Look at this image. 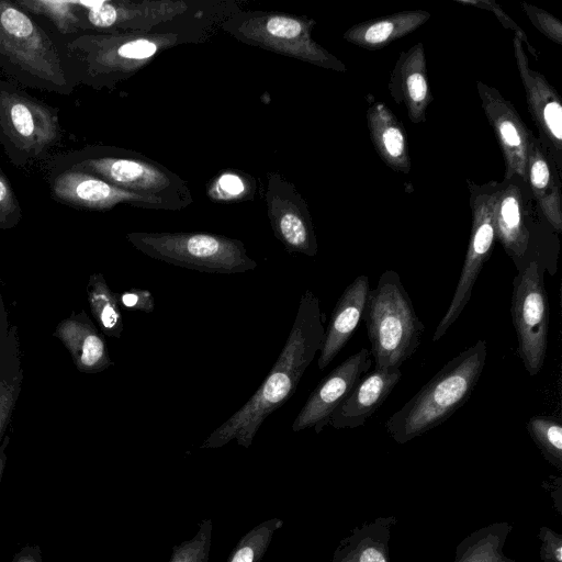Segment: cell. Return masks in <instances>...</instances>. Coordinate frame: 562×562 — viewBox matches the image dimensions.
Segmentation results:
<instances>
[{
	"label": "cell",
	"mask_w": 562,
	"mask_h": 562,
	"mask_svg": "<svg viewBox=\"0 0 562 562\" xmlns=\"http://www.w3.org/2000/svg\"><path fill=\"white\" fill-rule=\"evenodd\" d=\"M318 297L306 290L300 299L293 326L279 358L256 393L200 446L221 448L232 440L249 448L266 418L295 392L305 370L321 348L324 337Z\"/></svg>",
	"instance_id": "6da1fadb"
},
{
	"label": "cell",
	"mask_w": 562,
	"mask_h": 562,
	"mask_svg": "<svg viewBox=\"0 0 562 562\" xmlns=\"http://www.w3.org/2000/svg\"><path fill=\"white\" fill-rule=\"evenodd\" d=\"M487 355L486 341L449 360L409 401L385 422V430L397 443H406L434 429L457 412L473 393Z\"/></svg>",
	"instance_id": "7a4b0ae2"
},
{
	"label": "cell",
	"mask_w": 562,
	"mask_h": 562,
	"mask_svg": "<svg viewBox=\"0 0 562 562\" xmlns=\"http://www.w3.org/2000/svg\"><path fill=\"white\" fill-rule=\"evenodd\" d=\"M362 321L371 345L375 368H400L414 356L425 326L398 273L384 271L370 289Z\"/></svg>",
	"instance_id": "3957f363"
},
{
	"label": "cell",
	"mask_w": 562,
	"mask_h": 562,
	"mask_svg": "<svg viewBox=\"0 0 562 562\" xmlns=\"http://www.w3.org/2000/svg\"><path fill=\"white\" fill-rule=\"evenodd\" d=\"M316 21L280 12L238 10L221 29L237 41L339 72L345 64L312 37Z\"/></svg>",
	"instance_id": "277c9868"
},
{
	"label": "cell",
	"mask_w": 562,
	"mask_h": 562,
	"mask_svg": "<svg viewBox=\"0 0 562 562\" xmlns=\"http://www.w3.org/2000/svg\"><path fill=\"white\" fill-rule=\"evenodd\" d=\"M127 240L140 252L170 265L212 273H240L257 268L241 240L203 232H134Z\"/></svg>",
	"instance_id": "5b68a950"
},
{
	"label": "cell",
	"mask_w": 562,
	"mask_h": 562,
	"mask_svg": "<svg viewBox=\"0 0 562 562\" xmlns=\"http://www.w3.org/2000/svg\"><path fill=\"white\" fill-rule=\"evenodd\" d=\"M75 169L94 175L119 189L166 200L179 211L193 202L187 181L136 151L117 149L113 154L85 159L75 165Z\"/></svg>",
	"instance_id": "8992f818"
},
{
	"label": "cell",
	"mask_w": 562,
	"mask_h": 562,
	"mask_svg": "<svg viewBox=\"0 0 562 562\" xmlns=\"http://www.w3.org/2000/svg\"><path fill=\"white\" fill-rule=\"evenodd\" d=\"M544 268L530 261L513 281L510 315L517 337V352L526 371L538 374L546 360L549 304Z\"/></svg>",
	"instance_id": "52a82bcc"
},
{
	"label": "cell",
	"mask_w": 562,
	"mask_h": 562,
	"mask_svg": "<svg viewBox=\"0 0 562 562\" xmlns=\"http://www.w3.org/2000/svg\"><path fill=\"white\" fill-rule=\"evenodd\" d=\"M472 213L468 249L450 305L437 325L432 341H438L457 322L469 303L476 279L492 255L496 240L494 226V202L496 181L477 184L467 180Z\"/></svg>",
	"instance_id": "ba28073f"
},
{
	"label": "cell",
	"mask_w": 562,
	"mask_h": 562,
	"mask_svg": "<svg viewBox=\"0 0 562 562\" xmlns=\"http://www.w3.org/2000/svg\"><path fill=\"white\" fill-rule=\"evenodd\" d=\"M0 54L24 71L58 87L66 77L47 34L21 9L0 0Z\"/></svg>",
	"instance_id": "9c48e42d"
},
{
	"label": "cell",
	"mask_w": 562,
	"mask_h": 562,
	"mask_svg": "<svg viewBox=\"0 0 562 562\" xmlns=\"http://www.w3.org/2000/svg\"><path fill=\"white\" fill-rule=\"evenodd\" d=\"M533 198L527 181L513 177L497 183L494 226L498 240L518 272L537 261Z\"/></svg>",
	"instance_id": "30bf717a"
},
{
	"label": "cell",
	"mask_w": 562,
	"mask_h": 562,
	"mask_svg": "<svg viewBox=\"0 0 562 562\" xmlns=\"http://www.w3.org/2000/svg\"><path fill=\"white\" fill-rule=\"evenodd\" d=\"M80 19L97 32H153L193 9L198 0L78 1Z\"/></svg>",
	"instance_id": "8fae6325"
},
{
	"label": "cell",
	"mask_w": 562,
	"mask_h": 562,
	"mask_svg": "<svg viewBox=\"0 0 562 562\" xmlns=\"http://www.w3.org/2000/svg\"><path fill=\"white\" fill-rule=\"evenodd\" d=\"M265 200L272 232L286 251L314 257L318 245L312 216L295 186L281 173L269 172Z\"/></svg>",
	"instance_id": "7c38bea8"
},
{
	"label": "cell",
	"mask_w": 562,
	"mask_h": 562,
	"mask_svg": "<svg viewBox=\"0 0 562 562\" xmlns=\"http://www.w3.org/2000/svg\"><path fill=\"white\" fill-rule=\"evenodd\" d=\"M517 69L526 93L529 113L538 128V139L562 175V104L555 88L529 66L522 43L513 40Z\"/></svg>",
	"instance_id": "4fadbf2b"
},
{
	"label": "cell",
	"mask_w": 562,
	"mask_h": 562,
	"mask_svg": "<svg viewBox=\"0 0 562 562\" xmlns=\"http://www.w3.org/2000/svg\"><path fill=\"white\" fill-rule=\"evenodd\" d=\"M370 352L361 348L331 370L315 387L292 424L293 431L314 428L319 434L358 381L369 372Z\"/></svg>",
	"instance_id": "5bb4252c"
},
{
	"label": "cell",
	"mask_w": 562,
	"mask_h": 562,
	"mask_svg": "<svg viewBox=\"0 0 562 562\" xmlns=\"http://www.w3.org/2000/svg\"><path fill=\"white\" fill-rule=\"evenodd\" d=\"M479 98L485 116L494 131L505 162V177L526 180L527 154L532 138L514 104L498 90L476 81ZM527 181V180H526Z\"/></svg>",
	"instance_id": "9a60e30c"
},
{
	"label": "cell",
	"mask_w": 562,
	"mask_h": 562,
	"mask_svg": "<svg viewBox=\"0 0 562 562\" xmlns=\"http://www.w3.org/2000/svg\"><path fill=\"white\" fill-rule=\"evenodd\" d=\"M54 194L77 206L92 210H110L117 204L162 211H179L178 207L159 198L144 196L119 189L94 175L83 171H66L53 184Z\"/></svg>",
	"instance_id": "2e32d148"
},
{
	"label": "cell",
	"mask_w": 562,
	"mask_h": 562,
	"mask_svg": "<svg viewBox=\"0 0 562 562\" xmlns=\"http://www.w3.org/2000/svg\"><path fill=\"white\" fill-rule=\"evenodd\" d=\"M0 122L13 144L37 154L58 135L57 116L45 105L16 93L0 94Z\"/></svg>",
	"instance_id": "e0dca14e"
},
{
	"label": "cell",
	"mask_w": 562,
	"mask_h": 562,
	"mask_svg": "<svg viewBox=\"0 0 562 562\" xmlns=\"http://www.w3.org/2000/svg\"><path fill=\"white\" fill-rule=\"evenodd\" d=\"M389 92L394 102L405 108L412 123L426 121V110L434 98L423 43L400 54L390 76Z\"/></svg>",
	"instance_id": "ac0fdd59"
},
{
	"label": "cell",
	"mask_w": 562,
	"mask_h": 562,
	"mask_svg": "<svg viewBox=\"0 0 562 562\" xmlns=\"http://www.w3.org/2000/svg\"><path fill=\"white\" fill-rule=\"evenodd\" d=\"M401 378L400 368H374L367 372L336 408L328 425L335 429L363 426L386 401Z\"/></svg>",
	"instance_id": "d6986e66"
},
{
	"label": "cell",
	"mask_w": 562,
	"mask_h": 562,
	"mask_svg": "<svg viewBox=\"0 0 562 562\" xmlns=\"http://www.w3.org/2000/svg\"><path fill=\"white\" fill-rule=\"evenodd\" d=\"M369 285L366 274L358 276L338 299L319 348V370H324L334 360L362 321Z\"/></svg>",
	"instance_id": "ffe728a7"
},
{
	"label": "cell",
	"mask_w": 562,
	"mask_h": 562,
	"mask_svg": "<svg viewBox=\"0 0 562 562\" xmlns=\"http://www.w3.org/2000/svg\"><path fill=\"white\" fill-rule=\"evenodd\" d=\"M526 180L546 222L562 232L561 176L542 144L532 136L527 154Z\"/></svg>",
	"instance_id": "44dd1931"
},
{
	"label": "cell",
	"mask_w": 562,
	"mask_h": 562,
	"mask_svg": "<svg viewBox=\"0 0 562 562\" xmlns=\"http://www.w3.org/2000/svg\"><path fill=\"white\" fill-rule=\"evenodd\" d=\"M55 335L81 372H100L112 364L105 340L85 312L60 322Z\"/></svg>",
	"instance_id": "7402d4cb"
},
{
	"label": "cell",
	"mask_w": 562,
	"mask_h": 562,
	"mask_svg": "<svg viewBox=\"0 0 562 562\" xmlns=\"http://www.w3.org/2000/svg\"><path fill=\"white\" fill-rule=\"evenodd\" d=\"M367 124L381 160L394 171L409 173L412 164L406 132L391 109L381 101L371 103L367 110Z\"/></svg>",
	"instance_id": "603a6c76"
},
{
	"label": "cell",
	"mask_w": 562,
	"mask_h": 562,
	"mask_svg": "<svg viewBox=\"0 0 562 562\" xmlns=\"http://www.w3.org/2000/svg\"><path fill=\"white\" fill-rule=\"evenodd\" d=\"M395 516L378 517L355 527L344 537L331 562H390V540Z\"/></svg>",
	"instance_id": "cb8c5ba5"
},
{
	"label": "cell",
	"mask_w": 562,
	"mask_h": 562,
	"mask_svg": "<svg viewBox=\"0 0 562 562\" xmlns=\"http://www.w3.org/2000/svg\"><path fill=\"white\" fill-rule=\"evenodd\" d=\"M430 19L425 10H406L350 26L342 38L366 49H380L414 32Z\"/></svg>",
	"instance_id": "d4e9b609"
},
{
	"label": "cell",
	"mask_w": 562,
	"mask_h": 562,
	"mask_svg": "<svg viewBox=\"0 0 562 562\" xmlns=\"http://www.w3.org/2000/svg\"><path fill=\"white\" fill-rule=\"evenodd\" d=\"M512 530L513 525L507 521L474 530L457 546L453 562H516L504 553Z\"/></svg>",
	"instance_id": "484cf974"
},
{
	"label": "cell",
	"mask_w": 562,
	"mask_h": 562,
	"mask_svg": "<svg viewBox=\"0 0 562 562\" xmlns=\"http://www.w3.org/2000/svg\"><path fill=\"white\" fill-rule=\"evenodd\" d=\"M22 380L16 327L10 326L5 339L0 345V440L16 404Z\"/></svg>",
	"instance_id": "4316f807"
},
{
	"label": "cell",
	"mask_w": 562,
	"mask_h": 562,
	"mask_svg": "<svg viewBox=\"0 0 562 562\" xmlns=\"http://www.w3.org/2000/svg\"><path fill=\"white\" fill-rule=\"evenodd\" d=\"M87 293L92 315L101 330L109 337L120 338L123 331V318L117 294L111 291L103 274L90 276Z\"/></svg>",
	"instance_id": "83f0119b"
},
{
	"label": "cell",
	"mask_w": 562,
	"mask_h": 562,
	"mask_svg": "<svg viewBox=\"0 0 562 562\" xmlns=\"http://www.w3.org/2000/svg\"><path fill=\"white\" fill-rule=\"evenodd\" d=\"M526 428L543 458L559 471H562L561 418L536 415L529 418Z\"/></svg>",
	"instance_id": "f1b7e54d"
},
{
	"label": "cell",
	"mask_w": 562,
	"mask_h": 562,
	"mask_svg": "<svg viewBox=\"0 0 562 562\" xmlns=\"http://www.w3.org/2000/svg\"><path fill=\"white\" fill-rule=\"evenodd\" d=\"M283 525V519L277 517L258 524L239 539L226 562H260L273 535Z\"/></svg>",
	"instance_id": "f546056e"
},
{
	"label": "cell",
	"mask_w": 562,
	"mask_h": 562,
	"mask_svg": "<svg viewBox=\"0 0 562 562\" xmlns=\"http://www.w3.org/2000/svg\"><path fill=\"white\" fill-rule=\"evenodd\" d=\"M18 3L32 13L48 18L63 34L81 29L78 1L20 0Z\"/></svg>",
	"instance_id": "4dcf8cb0"
},
{
	"label": "cell",
	"mask_w": 562,
	"mask_h": 562,
	"mask_svg": "<svg viewBox=\"0 0 562 562\" xmlns=\"http://www.w3.org/2000/svg\"><path fill=\"white\" fill-rule=\"evenodd\" d=\"M212 530V519H203L191 539L172 547L168 562H209Z\"/></svg>",
	"instance_id": "1f68e13d"
},
{
	"label": "cell",
	"mask_w": 562,
	"mask_h": 562,
	"mask_svg": "<svg viewBox=\"0 0 562 562\" xmlns=\"http://www.w3.org/2000/svg\"><path fill=\"white\" fill-rule=\"evenodd\" d=\"M248 175L225 172L218 176L209 188V195L215 201L234 202L250 198L255 183Z\"/></svg>",
	"instance_id": "d6a6232c"
},
{
	"label": "cell",
	"mask_w": 562,
	"mask_h": 562,
	"mask_svg": "<svg viewBox=\"0 0 562 562\" xmlns=\"http://www.w3.org/2000/svg\"><path fill=\"white\" fill-rule=\"evenodd\" d=\"M520 5L535 29L550 41L562 45V23L557 16L527 2H521Z\"/></svg>",
	"instance_id": "836d02e7"
},
{
	"label": "cell",
	"mask_w": 562,
	"mask_h": 562,
	"mask_svg": "<svg viewBox=\"0 0 562 562\" xmlns=\"http://www.w3.org/2000/svg\"><path fill=\"white\" fill-rule=\"evenodd\" d=\"M457 3L463 4V5H471L479 9H484L486 11L492 12L496 19L502 23V25L505 29L512 30L516 37L520 40L521 43L527 44L529 53L532 54V56L538 57V52L536 48L532 47L530 44V41L527 36V34L524 32V30L516 24L513 19L504 11V9L496 3L494 0H454Z\"/></svg>",
	"instance_id": "e575fe53"
},
{
	"label": "cell",
	"mask_w": 562,
	"mask_h": 562,
	"mask_svg": "<svg viewBox=\"0 0 562 562\" xmlns=\"http://www.w3.org/2000/svg\"><path fill=\"white\" fill-rule=\"evenodd\" d=\"M540 559L542 562H562V535L548 526H541L538 532Z\"/></svg>",
	"instance_id": "d590c367"
},
{
	"label": "cell",
	"mask_w": 562,
	"mask_h": 562,
	"mask_svg": "<svg viewBox=\"0 0 562 562\" xmlns=\"http://www.w3.org/2000/svg\"><path fill=\"white\" fill-rule=\"evenodd\" d=\"M120 305L125 308L150 313L155 308V300L150 291L132 288L117 294Z\"/></svg>",
	"instance_id": "8d00e7d4"
},
{
	"label": "cell",
	"mask_w": 562,
	"mask_h": 562,
	"mask_svg": "<svg viewBox=\"0 0 562 562\" xmlns=\"http://www.w3.org/2000/svg\"><path fill=\"white\" fill-rule=\"evenodd\" d=\"M16 203L7 179L0 173V222H4L16 211Z\"/></svg>",
	"instance_id": "74e56055"
},
{
	"label": "cell",
	"mask_w": 562,
	"mask_h": 562,
	"mask_svg": "<svg viewBox=\"0 0 562 562\" xmlns=\"http://www.w3.org/2000/svg\"><path fill=\"white\" fill-rule=\"evenodd\" d=\"M542 486L549 492L555 509L562 514V477L551 475L543 481Z\"/></svg>",
	"instance_id": "f35d334b"
},
{
	"label": "cell",
	"mask_w": 562,
	"mask_h": 562,
	"mask_svg": "<svg viewBox=\"0 0 562 562\" xmlns=\"http://www.w3.org/2000/svg\"><path fill=\"white\" fill-rule=\"evenodd\" d=\"M11 562H43L41 549L36 544L24 546Z\"/></svg>",
	"instance_id": "ab89813d"
},
{
	"label": "cell",
	"mask_w": 562,
	"mask_h": 562,
	"mask_svg": "<svg viewBox=\"0 0 562 562\" xmlns=\"http://www.w3.org/2000/svg\"><path fill=\"white\" fill-rule=\"evenodd\" d=\"M9 324L7 321V315L4 312L2 299L0 295V345L5 339L8 333H9Z\"/></svg>",
	"instance_id": "60d3db41"
},
{
	"label": "cell",
	"mask_w": 562,
	"mask_h": 562,
	"mask_svg": "<svg viewBox=\"0 0 562 562\" xmlns=\"http://www.w3.org/2000/svg\"><path fill=\"white\" fill-rule=\"evenodd\" d=\"M8 443H9V437L5 436L0 445V483L2 480L3 471L5 468V463H7L5 450H7Z\"/></svg>",
	"instance_id": "b9f144b4"
}]
</instances>
